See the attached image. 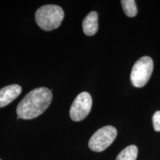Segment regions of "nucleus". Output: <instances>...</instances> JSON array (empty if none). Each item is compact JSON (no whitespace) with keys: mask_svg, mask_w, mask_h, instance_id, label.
I'll return each mask as SVG.
<instances>
[{"mask_svg":"<svg viewBox=\"0 0 160 160\" xmlns=\"http://www.w3.org/2000/svg\"><path fill=\"white\" fill-rule=\"evenodd\" d=\"M52 97V91L45 87L30 91L17 106L18 117L22 119H32L39 117L49 107Z\"/></svg>","mask_w":160,"mask_h":160,"instance_id":"obj_1","label":"nucleus"},{"mask_svg":"<svg viewBox=\"0 0 160 160\" xmlns=\"http://www.w3.org/2000/svg\"><path fill=\"white\" fill-rule=\"evenodd\" d=\"M64 17L65 14L61 7L56 5H47L37 10L35 19L40 28L50 31L59 27Z\"/></svg>","mask_w":160,"mask_h":160,"instance_id":"obj_2","label":"nucleus"},{"mask_svg":"<svg viewBox=\"0 0 160 160\" xmlns=\"http://www.w3.org/2000/svg\"><path fill=\"white\" fill-rule=\"evenodd\" d=\"M153 71V62L150 57H143L136 62L131 73V81L134 87L142 88L148 82Z\"/></svg>","mask_w":160,"mask_h":160,"instance_id":"obj_3","label":"nucleus"},{"mask_svg":"<svg viewBox=\"0 0 160 160\" xmlns=\"http://www.w3.org/2000/svg\"><path fill=\"white\" fill-rule=\"evenodd\" d=\"M117 136V131L113 126L107 125L101 128L93 133L89 140L90 149L95 152L105 151L113 143Z\"/></svg>","mask_w":160,"mask_h":160,"instance_id":"obj_4","label":"nucleus"},{"mask_svg":"<svg viewBox=\"0 0 160 160\" xmlns=\"http://www.w3.org/2000/svg\"><path fill=\"white\" fill-rule=\"evenodd\" d=\"M92 108V97L88 92H82L73 102L70 108V117L74 122H80L87 117Z\"/></svg>","mask_w":160,"mask_h":160,"instance_id":"obj_5","label":"nucleus"},{"mask_svg":"<svg viewBox=\"0 0 160 160\" xmlns=\"http://www.w3.org/2000/svg\"><path fill=\"white\" fill-rule=\"evenodd\" d=\"M22 87L19 85H11L0 90V108L9 105L22 93Z\"/></svg>","mask_w":160,"mask_h":160,"instance_id":"obj_6","label":"nucleus"},{"mask_svg":"<svg viewBox=\"0 0 160 160\" xmlns=\"http://www.w3.org/2000/svg\"><path fill=\"white\" fill-rule=\"evenodd\" d=\"M83 32L87 36H93L97 33L99 29L98 25V13L92 11L86 16L82 22Z\"/></svg>","mask_w":160,"mask_h":160,"instance_id":"obj_7","label":"nucleus"},{"mask_svg":"<svg viewBox=\"0 0 160 160\" xmlns=\"http://www.w3.org/2000/svg\"><path fill=\"white\" fill-rule=\"evenodd\" d=\"M138 155V148L136 145H129L123 149L116 160H137Z\"/></svg>","mask_w":160,"mask_h":160,"instance_id":"obj_8","label":"nucleus"},{"mask_svg":"<svg viewBox=\"0 0 160 160\" xmlns=\"http://www.w3.org/2000/svg\"><path fill=\"white\" fill-rule=\"evenodd\" d=\"M121 3L123 11L128 17H133L137 14V8L134 0H122Z\"/></svg>","mask_w":160,"mask_h":160,"instance_id":"obj_9","label":"nucleus"},{"mask_svg":"<svg viewBox=\"0 0 160 160\" xmlns=\"http://www.w3.org/2000/svg\"><path fill=\"white\" fill-rule=\"evenodd\" d=\"M153 125L156 131H160V111H156L153 116Z\"/></svg>","mask_w":160,"mask_h":160,"instance_id":"obj_10","label":"nucleus"},{"mask_svg":"<svg viewBox=\"0 0 160 160\" xmlns=\"http://www.w3.org/2000/svg\"><path fill=\"white\" fill-rule=\"evenodd\" d=\"M0 160H1V159H0Z\"/></svg>","mask_w":160,"mask_h":160,"instance_id":"obj_11","label":"nucleus"}]
</instances>
